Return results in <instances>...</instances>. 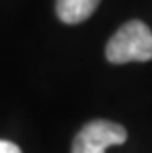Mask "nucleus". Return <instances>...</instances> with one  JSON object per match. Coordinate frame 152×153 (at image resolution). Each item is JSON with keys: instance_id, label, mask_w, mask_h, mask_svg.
<instances>
[{"instance_id": "1", "label": "nucleus", "mask_w": 152, "mask_h": 153, "mask_svg": "<svg viewBox=\"0 0 152 153\" xmlns=\"http://www.w3.org/2000/svg\"><path fill=\"white\" fill-rule=\"evenodd\" d=\"M106 60L112 64L152 60V31L141 20L123 24L106 44Z\"/></svg>"}, {"instance_id": "4", "label": "nucleus", "mask_w": 152, "mask_h": 153, "mask_svg": "<svg viewBox=\"0 0 152 153\" xmlns=\"http://www.w3.org/2000/svg\"><path fill=\"white\" fill-rule=\"evenodd\" d=\"M0 153H22V149L9 140H0Z\"/></svg>"}, {"instance_id": "2", "label": "nucleus", "mask_w": 152, "mask_h": 153, "mask_svg": "<svg viewBox=\"0 0 152 153\" xmlns=\"http://www.w3.org/2000/svg\"><path fill=\"white\" fill-rule=\"evenodd\" d=\"M126 140V129L110 120H92L75 135L71 153H105L110 146Z\"/></svg>"}, {"instance_id": "3", "label": "nucleus", "mask_w": 152, "mask_h": 153, "mask_svg": "<svg viewBox=\"0 0 152 153\" xmlns=\"http://www.w3.org/2000/svg\"><path fill=\"white\" fill-rule=\"evenodd\" d=\"M99 0H57L55 11L64 24H81L97 9Z\"/></svg>"}]
</instances>
